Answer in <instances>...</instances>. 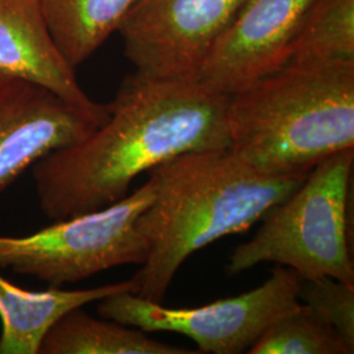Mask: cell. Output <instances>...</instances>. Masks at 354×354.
<instances>
[{"label":"cell","mask_w":354,"mask_h":354,"mask_svg":"<svg viewBox=\"0 0 354 354\" xmlns=\"http://www.w3.org/2000/svg\"><path fill=\"white\" fill-rule=\"evenodd\" d=\"M329 61H354V0H313L289 58Z\"/></svg>","instance_id":"14"},{"label":"cell","mask_w":354,"mask_h":354,"mask_svg":"<svg viewBox=\"0 0 354 354\" xmlns=\"http://www.w3.org/2000/svg\"><path fill=\"white\" fill-rule=\"evenodd\" d=\"M51 37L74 68L118 30L137 0H39Z\"/></svg>","instance_id":"13"},{"label":"cell","mask_w":354,"mask_h":354,"mask_svg":"<svg viewBox=\"0 0 354 354\" xmlns=\"http://www.w3.org/2000/svg\"><path fill=\"white\" fill-rule=\"evenodd\" d=\"M121 292H137L134 279L92 289L64 290L50 286L26 290L0 274V354H39L51 327L67 313Z\"/></svg>","instance_id":"11"},{"label":"cell","mask_w":354,"mask_h":354,"mask_svg":"<svg viewBox=\"0 0 354 354\" xmlns=\"http://www.w3.org/2000/svg\"><path fill=\"white\" fill-rule=\"evenodd\" d=\"M227 102L198 80L127 76L102 127L33 165L41 212L51 221L95 212L178 155L226 150Z\"/></svg>","instance_id":"1"},{"label":"cell","mask_w":354,"mask_h":354,"mask_svg":"<svg viewBox=\"0 0 354 354\" xmlns=\"http://www.w3.org/2000/svg\"><path fill=\"white\" fill-rule=\"evenodd\" d=\"M0 75L50 89L100 127L109 115L106 105L80 87L75 68L51 37L39 0H0Z\"/></svg>","instance_id":"10"},{"label":"cell","mask_w":354,"mask_h":354,"mask_svg":"<svg viewBox=\"0 0 354 354\" xmlns=\"http://www.w3.org/2000/svg\"><path fill=\"white\" fill-rule=\"evenodd\" d=\"M311 1L245 0L209 53L198 82L230 96L285 66Z\"/></svg>","instance_id":"8"},{"label":"cell","mask_w":354,"mask_h":354,"mask_svg":"<svg viewBox=\"0 0 354 354\" xmlns=\"http://www.w3.org/2000/svg\"><path fill=\"white\" fill-rule=\"evenodd\" d=\"M155 197L137 221L147 257L134 274L137 295L163 304L177 270L203 247L252 227L307 174L266 176L228 149L187 152L149 172Z\"/></svg>","instance_id":"2"},{"label":"cell","mask_w":354,"mask_h":354,"mask_svg":"<svg viewBox=\"0 0 354 354\" xmlns=\"http://www.w3.org/2000/svg\"><path fill=\"white\" fill-rule=\"evenodd\" d=\"M298 299L329 324L354 353V285L328 276L299 281Z\"/></svg>","instance_id":"16"},{"label":"cell","mask_w":354,"mask_h":354,"mask_svg":"<svg viewBox=\"0 0 354 354\" xmlns=\"http://www.w3.org/2000/svg\"><path fill=\"white\" fill-rule=\"evenodd\" d=\"M353 163L354 149L319 162L297 189L266 212L252 239L230 254L228 276L273 263L301 279L328 276L354 285Z\"/></svg>","instance_id":"4"},{"label":"cell","mask_w":354,"mask_h":354,"mask_svg":"<svg viewBox=\"0 0 354 354\" xmlns=\"http://www.w3.org/2000/svg\"><path fill=\"white\" fill-rule=\"evenodd\" d=\"M194 353L198 352L155 340L142 329L91 317L82 307L61 317L39 346V354Z\"/></svg>","instance_id":"12"},{"label":"cell","mask_w":354,"mask_h":354,"mask_svg":"<svg viewBox=\"0 0 354 354\" xmlns=\"http://www.w3.org/2000/svg\"><path fill=\"white\" fill-rule=\"evenodd\" d=\"M245 0H137L118 32L142 75L198 80L215 42Z\"/></svg>","instance_id":"7"},{"label":"cell","mask_w":354,"mask_h":354,"mask_svg":"<svg viewBox=\"0 0 354 354\" xmlns=\"http://www.w3.org/2000/svg\"><path fill=\"white\" fill-rule=\"evenodd\" d=\"M299 281L290 268L276 266L256 289L200 307H165L134 292H121L102 299L97 311L104 319L149 333L187 336L198 353H243L274 322L302 307Z\"/></svg>","instance_id":"6"},{"label":"cell","mask_w":354,"mask_h":354,"mask_svg":"<svg viewBox=\"0 0 354 354\" xmlns=\"http://www.w3.org/2000/svg\"><path fill=\"white\" fill-rule=\"evenodd\" d=\"M228 150L257 174H308L354 149V61L282 66L228 96Z\"/></svg>","instance_id":"3"},{"label":"cell","mask_w":354,"mask_h":354,"mask_svg":"<svg viewBox=\"0 0 354 354\" xmlns=\"http://www.w3.org/2000/svg\"><path fill=\"white\" fill-rule=\"evenodd\" d=\"M99 127L50 89L0 75V193L42 158Z\"/></svg>","instance_id":"9"},{"label":"cell","mask_w":354,"mask_h":354,"mask_svg":"<svg viewBox=\"0 0 354 354\" xmlns=\"http://www.w3.org/2000/svg\"><path fill=\"white\" fill-rule=\"evenodd\" d=\"M250 354H349L333 328L306 306L281 317L247 351Z\"/></svg>","instance_id":"15"},{"label":"cell","mask_w":354,"mask_h":354,"mask_svg":"<svg viewBox=\"0 0 354 354\" xmlns=\"http://www.w3.org/2000/svg\"><path fill=\"white\" fill-rule=\"evenodd\" d=\"M155 197L152 177L120 201L54 221L24 236L0 235V269L61 288L117 266H142L147 244L137 221Z\"/></svg>","instance_id":"5"}]
</instances>
